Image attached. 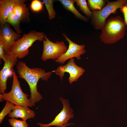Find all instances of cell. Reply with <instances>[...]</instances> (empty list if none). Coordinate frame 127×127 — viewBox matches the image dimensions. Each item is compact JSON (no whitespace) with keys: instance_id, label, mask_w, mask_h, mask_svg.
I'll use <instances>...</instances> for the list:
<instances>
[{"instance_id":"6da1fadb","label":"cell","mask_w":127,"mask_h":127,"mask_svg":"<svg viewBox=\"0 0 127 127\" xmlns=\"http://www.w3.org/2000/svg\"><path fill=\"white\" fill-rule=\"evenodd\" d=\"M16 68L19 76L25 80L28 83L31 92L29 99L33 106L42 98V95L37 89V84L39 79L47 81L53 71L46 72L45 70L39 68H31L25 62H18Z\"/></svg>"},{"instance_id":"7a4b0ae2","label":"cell","mask_w":127,"mask_h":127,"mask_svg":"<svg viewBox=\"0 0 127 127\" xmlns=\"http://www.w3.org/2000/svg\"><path fill=\"white\" fill-rule=\"evenodd\" d=\"M126 25L119 16H111L106 20L99 38L104 43L112 44L123 38L126 33Z\"/></svg>"},{"instance_id":"3957f363","label":"cell","mask_w":127,"mask_h":127,"mask_svg":"<svg viewBox=\"0 0 127 127\" xmlns=\"http://www.w3.org/2000/svg\"><path fill=\"white\" fill-rule=\"evenodd\" d=\"M44 34L35 30L30 31L27 34L24 33L20 38L16 40L11 47L9 53L22 59L26 56L29 52V48L36 41H43Z\"/></svg>"},{"instance_id":"277c9868","label":"cell","mask_w":127,"mask_h":127,"mask_svg":"<svg viewBox=\"0 0 127 127\" xmlns=\"http://www.w3.org/2000/svg\"><path fill=\"white\" fill-rule=\"evenodd\" d=\"M13 79L11 89L8 93L0 94V101H8L15 105H19L27 107L33 106L29 99V95L24 93L20 85L18 77L13 70Z\"/></svg>"},{"instance_id":"5b68a950","label":"cell","mask_w":127,"mask_h":127,"mask_svg":"<svg viewBox=\"0 0 127 127\" xmlns=\"http://www.w3.org/2000/svg\"><path fill=\"white\" fill-rule=\"evenodd\" d=\"M127 0H118L112 2L107 0V4L101 9L92 11L91 22L96 30L102 29L106 19L111 14H115L117 9L120 8Z\"/></svg>"},{"instance_id":"8992f818","label":"cell","mask_w":127,"mask_h":127,"mask_svg":"<svg viewBox=\"0 0 127 127\" xmlns=\"http://www.w3.org/2000/svg\"><path fill=\"white\" fill-rule=\"evenodd\" d=\"M43 50L41 57L43 61L51 59L56 60L64 53L67 48L63 41L54 43L50 40L44 34Z\"/></svg>"},{"instance_id":"52a82bcc","label":"cell","mask_w":127,"mask_h":127,"mask_svg":"<svg viewBox=\"0 0 127 127\" xmlns=\"http://www.w3.org/2000/svg\"><path fill=\"white\" fill-rule=\"evenodd\" d=\"M74 60V58H71L66 64L64 66L61 65L56 70L53 71V72L60 76L61 81L66 72L69 74L68 81L70 84L74 82L77 81L83 75L85 70L82 67L77 65L75 63Z\"/></svg>"},{"instance_id":"ba28073f","label":"cell","mask_w":127,"mask_h":127,"mask_svg":"<svg viewBox=\"0 0 127 127\" xmlns=\"http://www.w3.org/2000/svg\"><path fill=\"white\" fill-rule=\"evenodd\" d=\"M59 99L63 104L62 110L51 122L47 124H42L40 123H37V124L40 127H49L53 126L61 127L67 124L70 119L73 118V110L70 107L68 100L63 99L61 97Z\"/></svg>"},{"instance_id":"9c48e42d","label":"cell","mask_w":127,"mask_h":127,"mask_svg":"<svg viewBox=\"0 0 127 127\" xmlns=\"http://www.w3.org/2000/svg\"><path fill=\"white\" fill-rule=\"evenodd\" d=\"M21 36L19 34L13 30L9 23L6 22L1 25L0 28V42L3 45L5 54L9 53L12 46L16 40Z\"/></svg>"},{"instance_id":"30bf717a","label":"cell","mask_w":127,"mask_h":127,"mask_svg":"<svg viewBox=\"0 0 127 127\" xmlns=\"http://www.w3.org/2000/svg\"><path fill=\"white\" fill-rule=\"evenodd\" d=\"M7 61L4 62V66L0 71V93L3 94L7 89L8 79L13 75V70L14 66L17 63L18 58L9 53L5 54Z\"/></svg>"},{"instance_id":"8fae6325","label":"cell","mask_w":127,"mask_h":127,"mask_svg":"<svg viewBox=\"0 0 127 127\" xmlns=\"http://www.w3.org/2000/svg\"><path fill=\"white\" fill-rule=\"evenodd\" d=\"M62 35L69 43L68 47L66 51L57 59L55 62L63 64L67 60L73 58H76L77 60L81 59V56L86 52L84 45L78 44L70 40L64 33Z\"/></svg>"},{"instance_id":"7c38bea8","label":"cell","mask_w":127,"mask_h":127,"mask_svg":"<svg viewBox=\"0 0 127 127\" xmlns=\"http://www.w3.org/2000/svg\"><path fill=\"white\" fill-rule=\"evenodd\" d=\"M35 115L34 111L28 107L15 105L12 111L9 114L8 117L15 118H20L26 121L28 119L34 118Z\"/></svg>"},{"instance_id":"4fadbf2b","label":"cell","mask_w":127,"mask_h":127,"mask_svg":"<svg viewBox=\"0 0 127 127\" xmlns=\"http://www.w3.org/2000/svg\"><path fill=\"white\" fill-rule=\"evenodd\" d=\"M18 0H0V23L1 25L5 24L9 15L13 12Z\"/></svg>"},{"instance_id":"5bb4252c","label":"cell","mask_w":127,"mask_h":127,"mask_svg":"<svg viewBox=\"0 0 127 127\" xmlns=\"http://www.w3.org/2000/svg\"><path fill=\"white\" fill-rule=\"evenodd\" d=\"M26 1L24 0H18L12 12L22 22L27 21L29 19L28 8L24 3Z\"/></svg>"},{"instance_id":"9a60e30c","label":"cell","mask_w":127,"mask_h":127,"mask_svg":"<svg viewBox=\"0 0 127 127\" xmlns=\"http://www.w3.org/2000/svg\"><path fill=\"white\" fill-rule=\"evenodd\" d=\"M65 8L68 10L72 12L77 18L87 22L88 19L87 17L81 15L76 9L74 5L75 0H59Z\"/></svg>"},{"instance_id":"2e32d148","label":"cell","mask_w":127,"mask_h":127,"mask_svg":"<svg viewBox=\"0 0 127 127\" xmlns=\"http://www.w3.org/2000/svg\"><path fill=\"white\" fill-rule=\"evenodd\" d=\"M20 20L19 18L12 12L8 16L6 21L14 28L17 33L20 34L22 32L20 24Z\"/></svg>"},{"instance_id":"e0dca14e","label":"cell","mask_w":127,"mask_h":127,"mask_svg":"<svg viewBox=\"0 0 127 127\" xmlns=\"http://www.w3.org/2000/svg\"><path fill=\"white\" fill-rule=\"evenodd\" d=\"M88 4L90 9L92 11L101 9L106 5L107 0H88Z\"/></svg>"},{"instance_id":"ac0fdd59","label":"cell","mask_w":127,"mask_h":127,"mask_svg":"<svg viewBox=\"0 0 127 127\" xmlns=\"http://www.w3.org/2000/svg\"><path fill=\"white\" fill-rule=\"evenodd\" d=\"M75 2L77 6H79L80 10L88 18H91L93 12L88 8L85 0H75Z\"/></svg>"},{"instance_id":"d6986e66","label":"cell","mask_w":127,"mask_h":127,"mask_svg":"<svg viewBox=\"0 0 127 127\" xmlns=\"http://www.w3.org/2000/svg\"><path fill=\"white\" fill-rule=\"evenodd\" d=\"M42 1L44 4L47 10L49 19L51 20L54 18L56 14L53 7L54 0H42Z\"/></svg>"},{"instance_id":"ffe728a7","label":"cell","mask_w":127,"mask_h":127,"mask_svg":"<svg viewBox=\"0 0 127 127\" xmlns=\"http://www.w3.org/2000/svg\"><path fill=\"white\" fill-rule=\"evenodd\" d=\"M6 104L0 113V123H2L5 117L9 114L13 110L14 104L9 102L6 101Z\"/></svg>"},{"instance_id":"44dd1931","label":"cell","mask_w":127,"mask_h":127,"mask_svg":"<svg viewBox=\"0 0 127 127\" xmlns=\"http://www.w3.org/2000/svg\"><path fill=\"white\" fill-rule=\"evenodd\" d=\"M9 125L12 127H28L26 121L12 118L8 119Z\"/></svg>"},{"instance_id":"7402d4cb","label":"cell","mask_w":127,"mask_h":127,"mask_svg":"<svg viewBox=\"0 0 127 127\" xmlns=\"http://www.w3.org/2000/svg\"><path fill=\"white\" fill-rule=\"evenodd\" d=\"M43 5L41 1L38 0H33L32 1L30 5L31 9L33 12H39L42 10Z\"/></svg>"},{"instance_id":"603a6c76","label":"cell","mask_w":127,"mask_h":127,"mask_svg":"<svg viewBox=\"0 0 127 127\" xmlns=\"http://www.w3.org/2000/svg\"><path fill=\"white\" fill-rule=\"evenodd\" d=\"M120 10L123 14L124 17V20L126 26H127V0L122 6Z\"/></svg>"},{"instance_id":"cb8c5ba5","label":"cell","mask_w":127,"mask_h":127,"mask_svg":"<svg viewBox=\"0 0 127 127\" xmlns=\"http://www.w3.org/2000/svg\"><path fill=\"white\" fill-rule=\"evenodd\" d=\"M5 54L3 46L1 43L0 42V60L2 59L4 62H6L7 60Z\"/></svg>"},{"instance_id":"d4e9b609","label":"cell","mask_w":127,"mask_h":127,"mask_svg":"<svg viewBox=\"0 0 127 127\" xmlns=\"http://www.w3.org/2000/svg\"><path fill=\"white\" fill-rule=\"evenodd\" d=\"M73 124L72 123H67V124H64L62 126H61V127H65L67 126H68V125H71L72 124Z\"/></svg>"}]
</instances>
